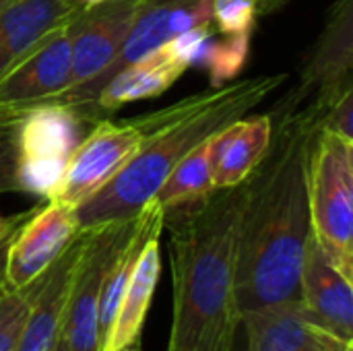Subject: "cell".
Wrapping results in <instances>:
<instances>
[{"mask_svg": "<svg viewBox=\"0 0 353 351\" xmlns=\"http://www.w3.org/2000/svg\"><path fill=\"white\" fill-rule=\"evenodd\" d=\"M271 116V145L246 178L236 244L240 312L300 302V273L312 238L308 155L321 124L281 99Z\"/></svg>", "mask_w": 353, "mask_h": 351, "instance_id": "1", "label": "cell"}, {"mask_svg": "<svg viewBox=\"0 0 353 351\" xmlns=\"http://www.w3.org/2000/svg\"><path fill=\"white\" fill-rule=\"evenodd\" d=\"M246 180L172 207V329L165 351H234L242 325L236 298V244Z\"/></svg>", "mask_w": 353, "mask_h": 351, "instance_id": "2", "label": "cell"}, {"mask_svg": "<svg viewBox=\"0 0 353 351\" xmlns=\"http://www.w3.org/2000/svg\"><path fill=\"white\" fill-rule=\"evenodd\" d=\"M288 74H261L192 93L151 112L155 128L137 153L93 197L74 207L79 230L134 217L161 188L178 161L228 124L244 118Z\"/></svg>", "mask_w": 353, "mask_h": 351, "instance_id": "3", "label": "cell"}, {"mask_svg": "<svg viewBox=\"0 0 353 351\" xmlns=\"http://www.w3.org/2000/svg\"><path fill=\"white\" fill-rule=\"evenodd\" d=\"M312 238L353 281V141L321 128L308 155Z\"/></svg>", "mask_w": 353, "mask_h": 351, "instance_id": "4", "label": "cell"}, {"mask_svg": "<svg viewBox=\"0 0 353 351\" xmlns=\"http://www.w3.org/2000/svg\"><path fill=\"white\" fill-rule=\"evenodd\" d=\"M101 120L85 108L41 103L19 114L14 134V190L50 199L74 149Z\"/></svg>", "mask_w": 353, "mask_h": 351, "instance_id": "5", "label": "cell"}, {"mask_svg": "<svg viewBox=\"0 0 353 351\" xmlns=\"http://www.w3.org/2000/svg\"><path fill=\"white\" fill-rule=\"evenodd\" d=\"M211 21H213L211 0H141L134 21L114 60L93 79L62 91L48 103H60L72 108L91 106L99 95V91L118 72L141 62L149 54L157 52L176 35Z\"/></svg>", "mask_w": 353, "mask_h": 351, "instance_id": "6", "label": "cell"}, {"mask_svg": "<svg viewBox=\"0 0 353 351\" xmlns=\"http://www.w3.org/2000/svg\"><path fill=\"white\" fill-rule=\"evenodd\" d=\"M153 128L155 122L151 112L126 122H112L105 118L97 120L83 143L74 149L48 201H56L72 209L79 207L120 172Z\"/></svg>", "mask_w": 353, "mask_h": 351, "instance_id": "7", "label": "cell"}, {"mask_svg": "<svg viewBox=\"0 0 353 351\" xmlns=\"http://www.w3.org/2000/svg\"><path fill=\"white\" fill-rule=\"evenodd\" d=\"M353 91V0H337L306 56L298 87L283 99L308 112L319 124L323 114Z\"/></svg>", "mask_w": 353, "mask_h": 351, "instance_id": "8", "label": "cell"}, {"mask_svg": "<svg viewBox=\"0 0 353 351\" xmlns=\"http://www.w3.org/2000/svg\"><path fill=\"white\" fill-rule=\"evenodd\" d=\"M132 221L134 217L87 230L85 248L74 273L62 325V337L70 351H99L97 312L103 275L124 236L132 228Z\"/></svg>", "mask_w": 353, "mask_h": 351, "instance_id": "9", "label": "cell"}, {"mask_svg": "<svg viewBox=\"0 0 353 351\" xmlns=\"http://www.w3.org/2000/svg\"><path fill=\"white\" fill-rule=\"evenodd\" d=\"M70 23L72 21L50 33L0 79V114L19 116L52 101L68 89L72 43Z\"/></svg>", "mask_w": 353, "mask_h": 351, "instance_id": "10", "label": "cell"}, {"mask_svg": "<svg viewBox=\"0 0 353 351\" xmlns=\"http://www.w3.org/2000/svg\"><path fill=\"white\" fill-rule=\"evenodd\" d=\"M79 232L72 207L56 201L33 207L8 246L4 269L6 290H21L35 281L66 250Z\"/></svg>", "mask_w": 353, "mask_h": 351, "instance_id": "11", "label": "cell"}, {"mask_svg": "<svg viewBox=\"0 0 353 351\" xmlns=\"http://www.w3.org/2000/svg\"><path fill=\"white\" fill-rule=\"evenodd\" d=\"M141 0H105L81 8L70 23V85L68 89L93 79L118 54Z\"/></svg>", "mask_w": 353, "mask_h": 351, "instance_id": "12", "label": "cell"}, {"mask_svg": "<svg viewBox=\"0 0 353 351\" xmlns=\"http://www.w3.org/2000/svg\"><path fill=\"white\" fill-rule=\"evenodd\" d=\"M248 351H343L353 341L321 325L302 302L242 314Z\"/></svg>", "mask_w": 353, "mask_h": 351, "instance_id": "13", "label": "cell"}, {"mask_svg": "<svg viewBox=\"0 0 353 351\" xmlns=\"http://www.w3.org/2000/svg\"><path fill=\"white\" fill-rule=\"evenodd\" d=\"M85 240L87 230H81L66 250L39 277L17 351H50L60 337Z\"/></svg>", "mask_w": 353, "mask_h": 351, "instance_id": "14", "label": "cell"}, {"mask_svg": "<svg viewBox=\"0 0 353 351\" xmlns=\"http://www.w3.org/2000/svg\"><path fill=\"white\" fill-rule=\"evenodd\" d=\"M300 302L327 329L353 341V285L310 238L302 273Z\"/></svg>", "mask_w": 353, "mask_h": 351, "instance_id": "15", "label": "cell"}, {"mask_svg": "<svg viewBox=\"0 0 353 351\" xmlns=\"http://www.w3.org/2000/svg\"><path fill=\"white\" fill-rule=\"evenodd\" d=\"M161 232L163 221L147 234L124 288L118 312L99 351H120L141 341L149 306L161 275Z\"/></svg>", "mask_w": 353, "mask_h": 351, "instance_id": "16", "label": "cell"}, {"mask_svg": "<svg viewBox=\"0 0 353 351\" xmlns=\"http://www.w3.org/2000/svg\"><path fill=\"white\" fill-rule=\"evenodd\" d=\"M81 10L72 0H17L0 10V79Z\"/></svg>", "mask_w": 353, "mask_h": 351, "instance_id": "17", "label": "cell"}, {"mask_svg": "<svg viewBox=\"0 0 353 351\" xmlns=\"http://www.w3.org/2000/svg\"><path fill=\"white\" fill-rule=\"evenodd\" d=\"M273 122L269 114L240 118L211 137L213 186L232 188L242 184L263 161L271 145Z\"/></svg>", "mask_w": 353, "mask_h": 351, "instance_id": "18", "label": "cell"}, {"mask_svg": "<svg viewBox=\"0 0 353 351\" xmlns=\"http://www.w3.org/2000/svg\"><path fill=\"white\" fill-rule=\"evenodd\" d=\"M188 68L182 62H178L176 58H172L168 48L161 46L157 52L149 54L141 62L124 68L122 72H118L99 91L95 101L91 106H87L85 110H89L91 114H95L99 118L103 114L116 112L118 108H122L126 103L159 97Z\"/></svg>", "mask_w": 353, "mask_h": 351, "instance_id": "19", "label": "cell"}, {"mask_svg": "<svg viewBox=\"0 0 353 351\" xmlns=\"http://www.w3.org/2000/svg\"><path fill=\"white\" fill-rule=\"evenodd\" d=\"M211 137L196 145L188 155H184L178 161V166L170 172L165 182L153 197V201L163 211L201 199L215 188L211 163Z\"/></svg>", "mask_w": 353, "mask_h": 351, "instance_id": "20", "label": "cell"}, {"mask_svg": "<svg viewBox=\"0 0 353 351\" xmlns=\"http://www.w3.org/2000/svg\"><path fill=\"white\" fill-rule=\"evenodd\" d=\"M252 35H225V39H211L203 52L199 66L209 74V85L213 89L232 83L246 66L250 56Z\"/></svg>", "mask_w": 353, "mask_h": 351, "instance_id": "21", "label": "cell"}, {"mask_svg": "<svg viewBox=\"0 0 353 351\" xmlns=\"http://www.w3.org/2000/svg\"><path fill=\"white\" fill-rule=\"evenodd\" d=\"M39 277L21 290H4L0 294V351H17Z\"/></svg>", "mask_w": 353, "mask_h": 351, "instance_id": "22", "label": "cell"}, {"mask_svg": "<svg viewBox=\"0 0 353 351\" xmlns=\"http://www.w3.org/2000/svg\"><path fill=\"white\" fill-rule=\"evenodd\" d=\"M213 27L223 35H252L261 14L256 0H211Z\"/></svg>", "mask_w": 353, "mask_h": 351, "instance_id": "23", "label": "cell"}, {"mask_svg": "<svg viewBox=\"0 0 353 351\" xmlns=\"http://www.w3.org/2000/svg\"><path fill=\"white\" fill-rule=\"evenodd\" d=\"M19 116L0 114V192L14 190V134Z\"/></svg>", "mask_w": 353, "mask_h": 351, "instance_id": "24", "label": "cell"}, {"mask_svg": "<svg viewBox=\"0 0 353 351\" xmlns=\"http://www.w3.org/2000/svg\"><path fill=\"white\" fill-rule=\"evenodd\" d=\"M321 128L353 141V91L335 101L321 118Z\"/></svg>", "mask_w": 353, "mask_h": 351, "instance_id": "25", "label": "cell"}, {"mask_svg": "<svg viewBox=\"0 0 353 351\" xmlns=\"http://www.w3.org/2000/svg\"><path fill=\"white\" fill-rule=\"evenodd\" d=\"M29 213H31V209H29V211H25V213H17V215H12L10 223L0 232V294L6 290V283H4V269H6V254H8V246H10V242H12V238H14L17 230L21 228V223L29 217Z\"/></svg>", "mask_w": 353, "mask_h": 351, "instance_id": "26", "label": "cell"}, {"mask_svg": "<svg viewBox=\"0 0 353 351\" xmlns=\"http://www.w3.org/2000/svg\"><path fill=\"white\" fill-rule=\"evenodd\" d=\"M259 2V10L261 14H267V12H273L277 8H281L283 4H288L290 0H256Z\"/></svg>", "mask_w": 353, "mask_h": 351, "instance_id": "27", "label": "cell"}, {"mask_svg": "<svg viewBox=\"0 0 353 351\" xmlns=\"http://www.w3.org/2000/svg\"><path fill=\"white\" fill-rule=\"evenodd\" d=\"M50 351H70V348L66 345V341H64V337H62V333H60V337L56 339V343L52 345V350Z\"/></svg>", "mask_w": 353, "mask_h": 351, "instance_id": "28", "label": "cell"}, {"mask_svg": "<svg viewBox=\"0 0 353 351\" xmlns=\"http://www.w3.org/2000/svg\"><path fill=\"white\" fill-rule=\"evenodd\" d=\"M74 4H79L81 8H89V6H95V4H101L105 0H72Z\"/></svg>", "mask_w": 353, "mask_h": 351, "instance_id": "29", "label": "cell"}, {"mask_svg": "<svg viewBox=\"0 0 353 351\" xmlns=\"http://www.w3.org/2000/svg\"><path fill=\"white\" fill-rule=\"evenodd\" d=\"M120 351H141V341H137V343H132V345H128V348Z\"/></svg>", "mask_w": 353, "mask_h": 351, "instance_id": "30", "label": "cell"}, {"mask_svg": "<svg viewBox=\"0 0 353 351\" xmlns=\"http://www.w3.org/2000/svg\"><path fill=\"white\" fill-rule=\"evenodd\" d=\"M12 2H17V0H0V10H2L4 6H8V4H12Z\"/></svg>", "mask_w": 353, "mask_h": 351, "instance_id": "31", "label": "cell"}, {"mask_svg": "<svg viewBox=\"0 0 353 351\" xmlns=\"http://www.w3.org/2000/svg\"><path fill=\"white\" fill-rule=\"evenodd\" d=\"M343 351H353V345H352V348H347V350H343Z\"/></svg>", "mask_w": 353, "mask_h": 351, "instance_id": "32", "label": "cell"}, {"mask_svg": "<svg viewBox=\"0 0 353 351\" xmlns=\"http://www.w3.org/2000/svg\"><path fill=\"white\" fill-rule=\"evenodd\" d=\"M246 351H248V350H246Z\"/></svg>", "mask_w": 353, "mask_h": 351, "instance_id": "33", "label": "cell"}]
</instances>
